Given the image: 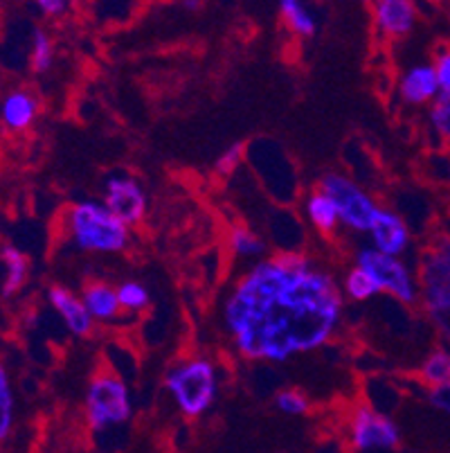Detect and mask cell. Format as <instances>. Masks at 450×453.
I'll use <instances>...</instances> for the list:
<instances>
[{"instance_id":"cell-20","label":"cell","mask_w":450,"mask_h":453,"mask_svg":"<svg viewBox=\"0 0 450 453\" xmlns=\"http://www.w3.org/2000/svg\"><path fill=\"white\" fill-rule=\"evenodd\" d=\"M342 289H345L347 298L354 300V303H367V300L377 298V296L383 294L377 280L371 278V275L358 265L347 273L345 287H342Z\"/></svg>"},{"instance_id":"cell-27","label":"cell","mask_w":450,"mask_h":453,"mask_svg":"<svg viewBox=\"0 0 450 453\" xmlns=\"http://www.w3.org/2000/svg\"><path fill=\"white\" fill-rule=\"evenodd\" d=\"M275 406L286 415H304L311 409V402H309L307 395L300 393V390L288 388L279 390V393L275 395Z\"/></svg>"},{"instance_id":"cell-33","label":"cell","mask_w":450,"mask_h":453,"mask_svg":"<svg viewBox=\"0 0 450 453\" xmlns=\"http://www.w3.org/2000/svg\"><path fill=\"white\" fill-rule=\"evenodd\" d=\"M362 3H371V0H362Z\"/></svg>"},{"instance_id":"cell-12","label":"cell","mask_w":450,"mask_h":453,"mask_svg":"<svg viewBox=\"0 0 450 453\" xmlns=\"http://www.w3.org/2000/svg\"><path fill=\"white\" fill-rule=\"evenodd\" d=\"M39 115V100L30 90H10L0 100V125L10 134H23L34 125Z\"/></svg>"},{"instance_id":"cell-1","label":"cell","mask_w":450,"mask_h":453,"mask_svg":"<svg viewBox=\"0 0 450 453\" xmlns=\"http://www.w3.org/2000/svg\"><path fill=\"white\" fill-rule=\"evenodd\" d=\"M340 316L336 280L297 250H282L255 265L223 309L239 354L268 364H284L327 345Z\"/></svg>"},{"instance_id":"cell-16","label":"cell","mask_w":450,"mask_h":453,"mask_svg":"<svg viewBox=\"0 0 450 453\" xmlns=\"http://www.w3.org/2000/svg\"><path fill=\"white\" fill-rule=\"evenodd\" d=\"M81 298H84L86 307L95 320H113L122 309L118 289H113L106 282H88L81 291Z\"/></svg>"},{"instance_id":"cell-25","label":"cell","mask_w":450,"mask_h":453,"mask_svg":"<svg viewBox=\"0 0 450 453\" xmlns=\"http://www.w3.org/2000/svg\"><path fill=\"white\" fill-rule=\"evenodd\" d=\"M431 127L444 140H450V95L439 93L431 106Z\"/></svg>"},{"instance_id":"cell-24","label":"cell","mask_w":450,"mask_h":453,"mask_svg":"<svg viewBox=\"0 0 450 453\" xmlns=\"http://www.w3.org/2000/svg\"><path fill=\"white\" fill-rule=\"evenodd\" d=\"M118 298L124 311H144L149 307V303H151V294H149L147 287L135 282V280L119 284Z\"/></svg>"},{"instance_id":"cell-29","label":"cell","mask_w":450,"mask_h":453,"mask_svg":"<svg viewBox=\"0 0 450 453\" xmlns=\"http://www.w3.org/2000/svg\"><path fill=\"white\" fill-rule=\"evenodd\" d=\"M435 70L439 77L441 93L450 95V45H441L435 55Z\"/></svg>"},{"instance_id":"cell-18","label":"cell","mask_w":450,"mask_h":453,"mask_svg":"<svg viewBox=\"0 0 450 453\" xmlns=\"http://www.w3.org/2000/svg\"><path fill=\"white\" fill-rule=\"evenodd\" d=\"M419 379L428 388L450 381V345H441L428 354L419 365Z\"/></svg>"},{"instance_id":"cell-30","label":"cell","mask_w":450,"mask_h":453,"mask_svg":"<svg viewBox=\"0 0 450 453\" xmlns=\"http://www.w3.org/2000/svg\"><path fill=\"white\" fill-rule=\"evenodd\" d=\"M428 402H431L437 411H444L446 415H450V381L432 386V388L428 390Z\"/></svg>"},{"instance_id":"cell-13","label":"cell","mask_w":450,"mask_h":453,"mask_svg":"<svg viewBox=\"0 0 450 453\" xmlns=\"http://www.w3.org/2000/svg\"><path fill=\"white\" fill-rule=\"evenodd\" d=\"M441 93L439 77L435 65H415L399 80V95L401 100L412 106H423L432 102Z\"/></svg>"},{"instance_id":"cell-15","label":"cell","mask_w":450,"mask_h":453,"mask_svg":"<svg viewBox=\"0 0 450 453\" xmlns=\"http://www.w3.org/2000/svg\"><path fill=\"white\" fill-rule=\"evenodd\" d=\"M304 214H307L309 224L322 234H332L338 228V224H340L336 203H333L332 196L322 188L313 189L311 195L307 196V201H304Z\"/></svg>"},{"instance_id":"cell-4","label":"cell","mask_w":450,"mask_h":453,"mask_svg":"<svg viewBox=\"0 0 450 453\" xmlns=\"http://www.w3.org/2000/svg\"><path fill=\"white\" fill-rule=\"evenodd\" d=\"M133 415L129 386L113 372H97L86 390V419L95 434L126 424Z\"/></svg>"},{"instance_id":"cell-11","label":"cell","mask_w":450,"mask_h":453,"mask_svg":"<svg viewBox=\"0 0 450 453\" xmlns=\"http://www.w3.org/2000/svg\"><path fill=\"white\" fill-rule=\"evenodd\" d=\"M48 300L72 336H77V339L90 336V332L95 327V319L88 311V307H86L84 298L74 296L65 287H50Z\"/></svg>"},{"instance_id":"cell-21","label":"cell","mask_w":450,"mask_h":453,"mask_svg":"<svg viewBox=\"0 0 450 453\" xmlns=\"http://www.w3.org/2000/svg\"><path fill=\"white\" fill-rule=\"evenodd\" d=\"M423 309L444 343L450 345V294L423 298Z\"/></svg>"},{"instance_id":"cell-17","label":"cell","mask_w":450,"mask_h":453,"mask_svg":"<svg viewBox=\"0 0 450 453\" xmlns=\"http://www.w3.org/2000/svg\"><path fill=\"white\" fill-rule=\"evenodd\" d=\"M279 14H282L284 23L288 30L295 36L302 39H311L317 30V20L313 12L309 10L307 0H278Z\"/></svg>"},{"instance_id":"cell-5","label":"cell","mask_w":450,"mask_h":453,"mask_svg":"<svg viewBox=\"0 0 450 453\" xmlns=\"http://www.w3.org/2000/svg\"><path fill=\"white\" fill-rule=\"evenodd\" d=\"M349 447L362 453L394 451L401 447V428L385 411L358 403L349 418Z\"/></svg>"},{"instance_id":"cell-9","label":"cell","mask_w":450,"mask_h":453,"mask_svg":"<svg viewBox=\"0 0 450 453\" xmlns=\"http://www.w3.org/2000/svg\"><path fill=\"white\" fill-rule=\"evenodd\" d=\"M367 234L371 237V246L387 255L401 257L410 249V228L401 214L394 210L378 208Z\"/></svg>"},{"instance_id":"cell-3","label":"cell","mask_w":450,"mask_h":453,"mask_svg":"<svg viewBox=\"0 0 450 453\" xmlns=\"http://www.w3.org/2000/svg\"><path fill=\"white\" fill-rule=\"evenodd\" d=\"M164 388L185 418L194 419L208 413L217 402L218 374L212 361L189 359L173 365L164 377Z\"/></svg>"},{"instance_id":"cell-31","label":"cell","mask_w":450,"mask_h":453,"mask_svg":"<svg viewBox=\"0 0 450 453\" xmlns=\"http://www.w3.org/2000/svg\"><path fill=\"white\" fill-rule=\"evenodd\" d=\"M180 7L187 12H198L201 7H203V0H179Z\"/></svg>"},{"instance_id":"cell-19","label":"cell","mask_w":450,"mask_h":453,"mask_svg":"<svg viewBox=\"0 0 450 453\" xmlns=\"http://www.w3.org/2000/svg\"><path fill=\"white\" fill-rule=\"evenodd\" d=\"M228 244L237 257H262L266 253V242L262 234L248 226H233L228 234Z\"/></svg>"},{"instance_id":"cell-2","label":"cell","mask_w":450,"mask_h":453,"mask_svg":"<svg viewBox=\"0 0 450 453\" xmlns=\"http://www.w3.org/2000/svg\"><path fill=\"white\" fill-rule=\"evenodd\" d=\"M65 237L86 253H122L129 246V226L115 217L106 203L81 201L65 210Z\"/></svg>"},{"instance_id":"cell-26","label":"cell","mask_w":450,"mask_h":453,"mask_svg":"<svg viewBox=\"0 0 450 453\" xmlns=\"http://www.w3.org/2000/svg\"><path fill=\"white\" fill-rule=\"evenodd\" d=\"M246 154H248L246 142H233V145H230L228 150L223 151V154L217 158V163H214V172H217L218 176H233L234 172L241 167L243 160H246Z\"/></svg>"},{"instance_id":"cell-8","label":"cell","mask_w":450,"mask_h":453,"mask_svg":"<svg viewBox=\"0 0 450 453\" xmlns=\"http://www.w3.org/2000/svg\"><path fill=\"white\" fill-rule=\"evenodd\" d=\"M104 203L115 217L129 226H138L147 214V195L142 185L126 174H113L104 183Z\"/></svg>"},{"instance_id":"cell-10","label":"cell","mask_w":450,"mask_h":453,"mask_svg":"<svg viewBox=\"0 0 450 453\" xmlns=\"http://www.w3.org/2000/svg\"><path fill=\"white\" fill-rule=\"evenodd\" d=\"M377 30L387 39H401L416 23L415 0H371Z\"/></svg>"},{"instance_id":"cell-32","label":"cell","mask_w":450,"mask_h":453,"mask_svg":"<svg viewBox=\"0 0 450 453\" xmlns=\"http://www.w3.org/2000/svg\"><path fill=\"white\" fill-rule=\"evenodd\" d=\"M437 244H439L441 249H444L446 253H448V257H450V234H448V237H441V240L437 242Z\"/></svg>"},{"instance_id":"cell-14","label":"cell","mask_w":450,"mask_h":453,"mask_svg":"<svg viewBox=\"0 0 450 453\" xmlns=\"http://www.w3.org/2000/svg\"><path fill=\"white\" fill-rule=\"evenodd\" d=\"M27 273H30L27 255L11 244L0 246V296L7 300L19 294L27 282Z\"/></svg>"},{"instance_id":"cell-6","label":"cell","mask_w":450,"mask_h":453,"mask_svg":"<svg viewBox=\"0 0 450 453\" xmlns=\"http://www.w3.org/2000/svg\"><path fill=\"white\" fill-rule=\"evenodd\" d=\"M356 265L377 280L383 294H387L396 303L415 304L419 300V282L396 255H387L370 246V249L358 250Z\"/></svg>"},{"instance_id":"cell-22","label":"cell","mask_w":450,"mask_h":453,"mask_svg":"<svg viewBox=\"0 0 450 453\" xmlns=\"http://www.w3.org/2000/svg\"><path fill=\"white\" fill-rule=\"evenodd\" d=\"M11 428H14V390L5 365L0 364V444L10 438Z\"/></svg>"},{"instance_id":"cell-7","label":"cell","mask_w":450,"mask_h":453,"mask_svg":"<svg viewBox=\"0 0 450 453\" xmlns=\"http://www.w3.org/2000/svg\"><path fill=\"white\" fill-rule=\"evenodd\" d=\"M320 188L336 203L342 226L356 230V233H367L370 230L378 205L356 180H352L345 174H338V172H329V174L322 176Z\"/></svg>"},{"instance_id":"cell-28","label":"cell","mask_w":450,"mask_h":453,"mask_svg":"<svg viewBox=\"0 0 450 453\" xmlns=\"http://www.w3.org/2000/svg\"><path fill=\"white\" fill-rule=\"evenodd\" d=\"M34 5L48 19H61L77 5V0H34Z\"/></svg>"},{"instance_id":"cell-23","label":"cell","mask_w":450,"mask_h":453,"mask_svg":"<svg viewBox=\"0 0 450 453\" xmlns=\"http://www.w3.org/2000/svg\"><path fill=\"white\" fill-rule=\"evenodd\" d=\"M55 61V43L50 39L45 30H34L32 35V50H30V65L34 73H48Z\"/></svg>"}]
</instances>
